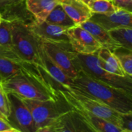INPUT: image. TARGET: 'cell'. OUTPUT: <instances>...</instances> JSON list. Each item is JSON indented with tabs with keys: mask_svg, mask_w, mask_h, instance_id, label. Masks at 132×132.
<instances>
[{
	"mask_svg": "<svg viewBox=\"0 0 132 132\" xmlns=\"http://www.w3.org/2000/svg\"><path fill=\"white\" fill-rule=\"evenodd\" d=\"M0 118H2V119H5V120H6V119L5 118V116H4L3 115L2 113H1V112H0ZM6 121H7V120H6Z\"/></svg>",
	"mask_w": 132,
	"mask_h": 132,
	"instance_id": "obj_29",
	"label": "cell"
},
{
	"mask_svg": "<svg viewBox=\"0 0 132 132\" xmlns=\"http://www.w3.org/2000/svg\"><path fill=\"white\" fill-rule=\"evenodd\" d=\"M120 49V48H119ZM119 49L114 51L115 55L118 58L121 67L126 75L132 77V54L131 51L125 49L120 51Z\"/></svg>",
	"mask_w": 132,
	"mask_h": 132,
	"instance_id": "obj_23",
	"label": "cell"
},
{
	"mask_svg": "<svg viewBox=\"0 0 132 132\" xmlns=\"http://www.w3.org/2000/svg\"><path fill=\"white\" fill-rule=\"evenodd\" d=\"M59 95L73 109L89 131L122 132L120 128L104 119L95 116L79 105L64 89L57 90Z\"/></svg>",
	"mask_w": 132,
	"mask_h": 132,
	"instance_id": "obj_8",
	"label": "cell"
},
{
	"mask_svg": "<svg viewBox=\"0 0 132 132\" xmlns=\"http://www.w3.org/2000/svg\"><path fill=\"white\" fill-rule=\"evenodd\" d=\"M2 15H1V13H0V23H1V19H2Z\"/></svg>",
	"mask_w": 132,
	"mask_h": 132,
	"instance_id": "obj_30",
	"label": "cell"
},
{
	"mask_svg": "<svg viewBox=\"0 0 132 132\" xmlns=\"http://www.w3.org/2000/svg\"><path fill=\"white\" fill-rule=\"evenodd\" d=\"M31 66L34 65L0 54V83L21 73Z\"/></svg>",
	"mask_w": 132,
	"mask_h": 132,
	"instance_id": "obj_18",
	"label": "cell"
},
{
	"mask_svg": "<svg viewBox=\"0 0 132 132\" xmlns=\"http://www.w3.org/2000/svg\"><path fill=\"white\" fill-rule=\"evenodd\" d=\"M0 54L23 61L13 48L12 41V19H5L3 18H2L0 23Z\"/></svg>",
	"mask_w": 132,
	"mask_h": 132,
	"instance_id": "obj_17",
	"label": "cell"
},
{
	"mask_svg": "<svg viewBox=\"0 0 132 132\" xmlns=\"http://www.w3.org/2000/svg\"><path fill=\"white\" fill-rule=\"evenodd\" d=\"M12 41L14 51L23 62L42 70L41 41L28 24L19 19H12Z\"/></svg>",
	"mask_w": 132,
	"mask_h": 132,
	"instance_id": "obj_3",
	"label": "cell"
},
{
	"mask_svg": "<svg viewBox=\"0 0 132 132\" xmlns=\"http://www.w3.org/2000/svg\"><path fill=\"white\" fill-rule=\"evenodd\" d=\"M121 118L123 132H132V113H121Z\"/></svg>",
	"mask_w": 132,
	"mask_h": 132,
	"instance_id": "obj_25",
	"label": "cell"
},
{
	"mask_svg": "<svg viewBox=\"0 0 132 132\" xmlns=\"http://www.w3.org/2000/svg\"><path fill=\"white\" fill-rule=\"evenodd\" d=\"M10 102L11 112L8 121L19 131L36 132L30 111L21 97L14 93H7Z\"/></svg>",
	"mask_w": 132,
	"mask_h": 132,
	"instance_id": "obj_9",
	"label": "cell"
},
{
	"mask_svg": "<svg viewBox=\"0 0 132 132\" xmlns=\"http://www.w3.org/2000/svg\"><path fill=\"white\" fill-rule=\"evenodd\" d=\"M64 90H65L67 94L84 109L89 111L95 116L112 122L122 130L121 113L117 112L98 99L74 88L70 87L69 88Z\"/></svg>",
	"mask_w": 132,
	"mask_h": 132,
	"instance_id": "obj_7",
	"label": "cell"
},
{
	"mask_svg": "<svg viewBox=\"0 0 132 132\" xmlns=\"http://www.w3.org/2000/svg\"><path fill=\"white\" fill-rule=\"evenodd\" d=\"M45 21L68 28L76 25L59 3L55 5V7L52 10L45 19Z\"/></svg>",
	"mask_w": 132,
	"mask_h": 132,
	"instance_id": "obj_20",
	"label": "cell"
},
{
	"mask_svg": "<svg viewBox=\"0 0 132 132\" xmlns=\"http://www.w3.org/2000/svg\"><path fill=\"white\" fill-rule=\"evenodd\" d=\"M92 14H106L112 13L117 9L112 1L107 0H82Z\"/></svg>",
	"mask_w": 132,
	"mask_h": 132,
	"instance_id": "obj_22",
	"label": "cell"
},
{
	"mask_svg": "<svg viewBox=\"0 0 132 132\" xmlns=\"http://www.w3.org/2000/svg\"><path fill=\"white\" fill-rule=\"evenodd\" d=\"M27 9L34 15L37 23L45 21L59 0H26Z\"/></svg>",
	"mask_w": 132,
	"mask_h": 132,
	"instance_id": "obj_19",
	"label": "cell"
},
{
	"mask_svg": "<svg viewBox=\"0 0 132 132\" xmlns=\"http://www.w3.org/2000/svg\"><path fill=\"white\" fill-rule=\"evenodd\" d=\"M21 97L30 111L36 132H42L59 115L71 109L63 99V103H60L61 98L58 101H41Z\"/></svg>",
	"mask_w": 132,
	"mask_h": 132,
	"instance_id": "obj_5",
	"label": "cell"
},
{
	"mask_svg": "<svg viewBox=\"0 0 132 132\" xmlns=\"http://www.w3.org/2000/svg\"><path fill=\"white\" fill-rule=\"evenodd\" d=\"M0 132H19V131L12 126L9 121L0 118Z\"/></svg>",
	"mask_w": 132,
	"mask_h": 132,
	"instance_id": "obj_28",
	"label": "cell"
},
{
	"mask_svg": "<svg viewBox=\"0 0 132 132\" xmlns=\"http://www.w3.org/2000/svg\"><path fill=\"white\" fill-rule=\"evenodd\" d=\"M1 85L6 93H14L27 99L41 101L61 99L47 76L35 66H31Z\"/></svg>",
	"mask_w": 132,
	"mask_h": 132,
	"instance_id": "obj_1",
	"label": "cell"
},
{
	"mask_svg": "<svg viewBox=\"0 0 132 132\" xmlns=\"http://www.w3.org/2000/svg\"><path fill=\"white\" fill-rule=\"evenodd\" d=\"M1 83H0V86H1Z\"/></svg>",
	"mask_w": 132,
	"mask_h": 132,
	"instance_id": "obj_32",
	"label": "cell"
},
{
	"mask_svg": "<svg viewBox=\"0 0 132 132\" xmlns=\"http://www.w3.org/2000/svg\"><path fill=\"white\" fill-rule=\"evenodd\" d=\"M59 3L76 25L89 20L93 14L82 0H59Z\"/></svg>",
	"mask_w": 132,
	"mask_h": 132,
	"instance_id": "obj_14",
	"label": "cell"
},
{
	"mask_svg": "<svg viewBox=\"0 0 132 132\" xmlns=\"http://www.w3.org/2000/svg\"><path fill=\"white\" fill-rule=\"evenodd\" d=\"M55 131H89L76 112L71 108L59 115L56 119L42 132Z\"/></svg>",
	"mask_w": 132,
	"mask_h": 132,
	"instance_id": "obj_12",
	"label": "cell"
},
{
	"mask_svg": "<svg viewBox=\"0 0 132 132\" xmlns=\"http://www.w3.org/2000/svg\"><path fill=\"white\" fill-rule=\"evenodd\" d=\"M70 87L98 99L119 113H132V94L93 78L81 71H78Z\"/></svg>",
	"mask_w": 132,
	"mask_h": 132,
	"instance_id": "obj_2",
	"label": "cell"
},
{
	"mask_svg": "<svg viewBox=\"0 0 132 132\" xmlns=\"http://www.w3.org/2000/svg\"><path fill=\"white\" fill-rule=\"evenodd\" d=\"M77 71H81L93 78L132 94V77H121L112 74L99 67L96 54L81 55L77 54L73 60Z\"/></svg>",
	"mask_w": 132,
	"mask_h": 132,
	"instance_id": "obj_4",
	"label": "cell"
},
{
	"mask_svg": "<svg viewBox=\"0 0 132 132\" xmlns=\"http://www.w3.org/2000/svg\"><path fill=\"white\" fill-rule=\"evenodd\" d=\"M90 20L96 23L107 31L120 27L132 28V12L122 9H117L110 14H93Z\"/></svg>",
	"mask_w": 132,
	"mask_h": 132,
	"instance_id": "obj_11",
	"label": "cell"
},
{
	"mask_svg": "<svg viewBox=\"0 0 132 132\" xmlns=\"http://www.w3.org/2000/svg\"><path fill=\"white\" fill-rule=\"evenodd\" d=\"M0 112L8 121L11 112L10 102L8 94L4 90L2 85L0 86Z\"/></svg>",
	"mask_w": 132,
	"mask_h": 132,
	"instance_id": "obj_24",
	"label": "cell"
},
{
	"mask_svg": "<svg viewBox=\"0 0 132 132\" xmlns=\"http://www.w3.org/2000/svg\"><path fill=\"white\" fill-rule=\"evenodd\" d=\"M23 0H0V13L7 11L11 8L19 5Z\"/></svg>",
	"mask_w": 132,
	"mask_h": 132,
	"instance_id": "obj_26",
	"label": "cell"
},
{
	"mask_svg": "<svg viewBox=\"0 0 132 132\" xmlns=\"http://www.w3.org/2000/svg\"><path fill=\"white\" fill-rule=\"evenodd\" d=\"M113 40L122 48L132 50V28L120 27L108 31Z\"/></svg>",
	"mask_w": 132,
	"mask_h": 132,
	"instance_id": "obj_21",
	"label": "cell"
},
{
	"mask_svg": "<svg viewBox=\"0 0 132 132\" xmlns=\"http://www.w3.org/2000/svg\"><path fill=\"white\" fill-rule=\"evenodd\" d=\"M69 43L73 50L81 55L96 54L102 46L86 30L75 25L67 30Z\"/></svg>",
	"mask_w": 132,
	"mask_h": 132,
	"instance_id": "obj_10",
	"label": "cell"
},
{
	"mask_svg": "<svg viewBox=\"0 0 132 132\" xmlns=\"http://www.w3.org/2000/svg\"><path fill=\"white\" fill-rule=\"evenodd\" d=\"M107 1H112V0H107Z\"/></svg>",
	"mask_w": 132,
	"mask_h": 132,
	"instance_id": "obj_31",
	"label": "cell"
},
{
	"mask_svg": "<svg viewBox=\"0 0 132 132\" xmlns=\"http://www.w3.org/2000/svg\"><path fill=\"white\" fill-rule=\"evenodd\" d=\"M40 41L47 56L73 81L78 73L73 63L77 53L73 50L70 43L52 42L44 40H40Z\"/></svg>",
	"mask_w": 132,
	"mask_h": 132,
	"instance_id": "obj_6",
	"label": "cell"
},
{
	"mask_svg": "<svg viewBox=\"0 0 132 132\" xmlns=\"http://www.w3.org/2000/svg\"><path fill=\"white\" fill-rule=\"evenodd\" d=\"M28 25L32 32L40 40L52 42H69L67 36L68 28L51 24L45 21L41 23L34 21Z\"/></svg>",
	"mask_w": 132,
	"mask_h": 132,
	"instance_id": "obj_13",
	"label": "cell"
},
{
	"mask_svg": "<svg viewBox=\"0 0 132 132\" xmlns=\"http://www.w3.org/2000/svg\"><path fill=\"white\" fill-rule=\"evenodd\" d=\"M88 31L102 47L107 48L114 52L121 48V46L112 39L108 31L91 20H88L79 24Z\"/></svg>",
	"mask_w": 132,
	"mask_h": 132,
	"instance_id": "obj_15",
	"label": "cell"
},
{
	"mask_svg": "<svg viewBox=\"0 0 132 132\" xmlns=\"http://www.w3.org/2000/svg\"><path fill=\"white\" fill-rule=\"evenodd\" d=\"M96 55L97 56L98 65L102 69L121 77L129 76L124 72L118 58L112 50L107 48L102 47L98 50Z\"/></svg>",
	"mask_w": 132,
	"mask_h": 132,
	"instance_id": "obj_16",
	"label": "cell"
},
{
	"mask_svg": "<svg viewBox=\"0 0 132 132\" xmlns=\"http://www.w3.org/2000/svg\"><path fill=\"white\" fill-rule=\"evenodd\" d=\"M112 2L117 9H122L131 12L132 0H112Z\"/></svg>",
	"mask_w": 132,
	"mask_h": 132,
	"instance_id": "obj_27",
	"label": "cell"
}]
</instances>
